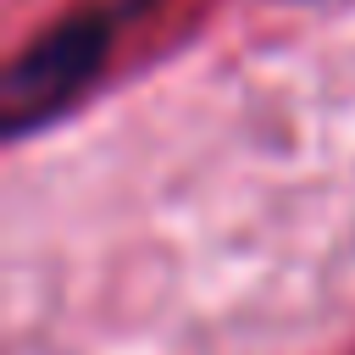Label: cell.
<instances>
[{
  "label": "cell",
  "instance_id": "1",
  "mask_svg": "<svg viewBox=\"0 0 355 355\" xmlns=\"http://www.w3.org/2000/svg\"><path fill=\"white\" fill-rule=\"evenodd\" d=\"M139 0H89L44 28L6 72V133L28 139L39 122L61 116L111 61L116 33L133 22Z\"/></svg>",
  "mask_w": 355,
  "mask_h": 355
}]
</instances>
